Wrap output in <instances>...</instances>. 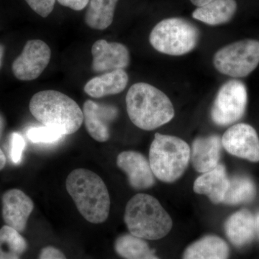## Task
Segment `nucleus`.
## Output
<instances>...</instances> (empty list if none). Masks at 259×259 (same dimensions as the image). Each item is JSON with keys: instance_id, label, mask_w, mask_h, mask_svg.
Here are the masks:
<instances>
[{"instance_id": "ddd939ff", "label": "nucleus", "mask_w": 259, "mask_h": 259, "mask_svg": "<svg viewBox=\"0 0 259 259\" xmlns=\"http://www.w3.org/2000/svg\"><path fill=\"white\" fill-rule=\"evenodd\" d=\"M31 199L23 191L12 189L3 196V218L7 226L23 233L33 210Z\"/></svg>"}, {"instance_id": "2eb2a0df", "label": "nucleus", "mask_w": 259, "mask_h": 259, "mask_svg": "<svg viewBox=\"0 0 259 259\" xmlns=\"http://www.w3.org/2000/svg\"><path fill=\"white\" fill-rule=\"evenodd\" d=\"M222 146L221 138L218 135L194 139L190 156L194 169L202 174L215 168L219 164Z\"/></svg>"}, {"instance_id": "b1692460", "label": "nucleus", "mask_w": 259, "mask_h": 259, "mask_svg": "<svg viewBox=\"0 0 259 259\" xmlns=\"http://www.w3.org/2000/svg\"><path fill=\"white\" fill-rule=\"evenodd\" d=\"M115 250L125 259L140 258L153 251L144 239L131 233L121 235L116 239Z\"/></svg>"}, {"instance_id": "7c9ffc66", "label": "nucleus", "mask_w": 259, "mask_h": 259, "mask_svg": "<svg viewBox=\"0 0 259 259\" xmlns=\"http://www.w3.org/2000/svg\"><path fill=\"white\" fill-rule=\"evenodd\" d=\"M5 165H6V157H5V153L0 148V171L5 168Z\"/></svg>"}, {"instance_id": "412c9836", "label": "nucleus", "mask_w": 259, "mask_h": 259, "mask_svg": "<svg viewBox=\"0 0 259 259\" xmlns=\"http://www.w3.org/2000/svg\"><path fill=\"white\" fill-rule=\"evenodd\" d=\"M117 2L118 0H90L85 23L95 30H105L113 22Z\"/></svg>"}, {"instance_id": "a211bd4d", "label": "nucleus", "mask_w": 259, "mask_h": 259, "mask_svg": "<svg viewBox=\"0 0 259 259\" xmlns=\"http://www.w3.org/2000/svg\"><path fill=\"white\" fill-rule=\"evenodd\" d=\"M128 83V75L124 69L114 70L90 79L84 92L94 98L122 93Z\"/></svg>"}, {"instance_id": "2f4dec72", "label": "nucleus", "mask_w": 259, "mask_h": 259, "mask_svg": "<svg viewBox=\"0 0 259 259\" xmlns=\"http://www.w3.org/2000/svg\"><path fill=\"white\" fill-rule=\"evenodd\" d=\"M138 259H160L154 254V250L151 252V253H148V254L144 255V256L141 257V258Z\"/></svg>"}, {"instance_id": "4468645a", "label": "nucleus", "mask_w": 259, "mask_h": 259, "mask_svg": "<svg viewBox=\"0 0 259 259\" xmlns=\"http://www.w3.org/2000/svg\"><path fill=\"white\" fill-rule=\"evenodd\" d=\"M83 122L90 136L98 142H106L110 137V125L117 116L112 105H100L88 100L83 104Z\"/></svg>"}, {"instance_id": "72a5a7b5", "label": "nucleus", "mask_w": 259, "mask_h": 259, "mask_svg": "<svg viewBox=\"0 0 259 259\" xmlns=\"http://www.w3.org/2000/svg\"><path fill=\"white\" fill-rule=\"evenodd\" d=\"M255 233L258 234L259 237V212L256 214L255 218Z\"/></svg>"}, {"instance_id": "f8f14e48", "label": "nucleus", "mask_w": 259, "mask_h": 259, "mask_svg": "<svg viewBox=\"0 0 259 259\" xmlns=\"http://www.w3.org/2000/svg\"><path fill=\"white\" fill-rule=\"evenodd\" d=\"M117 165L127 175L130 185L136 190L151 188L155 176L149 161L142 153L134 151H123L117 158Z\"/></svg>"}, {"instance_id": "39448f33", "label": "nucleus", "mask_w": 259, "mask_h": 259, "mask_svg": "<svg viewBox=\"0 0 259 259\" xmlns=\"http://www.w3.org/2000/svg\"><path fill=\"white\" fill-rule=\"evenodd\" d=\"M191 149L176 136L156 134L149 150V163L155 177L166 183L178 180L190 161Z\"/></svg>"}, {"instance_id": "bb28decb", "label": "nucleus", "mask_w": 259, "mask_h": 259, "mask_svg": "<svg viewBox=\"0 0 259 259\" xmlns=\"http://www.w3.org/2000/svg\"><path fill=\"white\" fill-rule=\"evenodd\" d=\"M25 2L37 14L47 18L54 10L56 0H25Z\"/></svg>"}, {"instance_id": "a878e982", "label": "nucleus", "mask_w": 259, "mask_h": 259, "mask_svg": "<svg viewBox=\"0 0 259 259\" xmlns=\"http://www.w3.org/2000/svg\"><path fill=\"white\" fill-rule=\"evenodd\" d=\"M10 157L15 164H19L23 158L25 141L23 136L18 133H13L10 139Z\"/></svg>"}, {"instance_id": "9d476101", "label": "nucleus", "mask_w": 259, "mask_h": 259, "mask_svg": "<svg viewBox=\"0 0 259 259\" xmlns=\"http://www.w3.org/2000/svg\"><path fill=\"white\" fill-rule=\"evenodd\" d=\"M227 152L252 162L259 161V138L255 130L246 123H238L227 130L221 138Z\"/></svg>"}, {"instance_id": "6e6552de", "label": "nucleus", "mask_w": 259, "mask_h": 259, "mask_svg": "<svg viewBox=\"0 0 259 259\" xmlns=\"http://www.w3.org/2000/svg\"><path fill=\"white\" fill-rule=\"evenodd\" d=\"M247 103L248 93L244 83L230 80L218 90L211 109V118L217 125H231L244 115Z\"/></svg>"}, {"instance_id": "c756f323", "label": "nucleus", "mask_w": 259, "mask_h": 259, "mask_svg": "<svg viewBox=\"0 0 259 259\" xmlns=\"http://www.w3.org/2000/svg\"><path fill=\"white\" fill-rule=\"evenodd\" d=\"M211 1H212V0H190L191 3L195 5L196 7H197V8L203 6V5L210 3Z\"/></svg>"}, {"instance_id": "4be33fe9", "label": "nucleus", "mask_w": 259, "mask_h": 259, "mask_svg": "<svg viewBox=\"0 0 259 259\" xmlns=\"http://www.w3.org/2000/svg\"><path fill=\"white\" fill-rule=\"evenodd\" d=\"M27 249L21 233L7 225L0 228V259H21Z\"/></svg>"}, {"instance_id": "dca6fc26", "label": "nucleus", "mask_w": 259, "mask_h": 259, "mask_svg": "<svg viewBox=\"0 0 259 259\" xmlns=\"http://www.w3.org/2000/svg\"><path fill=\"white\" fill-rule=\"evenodd\" d=\"M229 185L226 167L219 163L210 171L202 173L194 183V192L208 197L214 204L223 203Z\"/></svg>"}, {"instance_id": "cd10ccee", "label": "nucleus", "mask_w": 259, "mask_h": 259, "mask_svg": "<svg viewBox=\"0 0 259 259\" xmlns=\"http://www.w3.org/2000/svg\"><path fill=\"white\" fill-rule=\"evenodd\" d=\"M38 259H67L66 255L59 248L54 246H47L42 248Z\"/></svg>"}, {"instance_id": "f257e3e1", "label": "nucleus", "mask_w": 259, "mask_h": 259, "mask_svg": "<svg viewBox=\"0 0 259 259\" xmlns=\"http://www.w3.org/2000/svg\"><path fill=\"white\" fill-rule=\"evenodd\" d=\"M131 122L144 131H153L168 123L175 117L170 99L161 90L144 82L134 83L125 98Z\"/></svg>"}, {"instance_id": "5701e85b", "label": "nucleus", "mask_w": 259, "mask_h": 259, "mask_svg": "<svg viewBox=\"0 0 259 259\" xmlns=\"http://www.w3.org/2000/svg\"><path fill=\"white\" fill-rule=\"evenodd\" d=\"M255 194V186L251 179L238 175L229 179V185L223 203L231 205L248 203L254 199Z\"/></svg>"}, {"instance_id": "7ed1b4c3", "label": "nucleus", "mask_w": 259, "mask_h": 259, "mask_svg": "<svg viewBox=\"0 0 259 259\" xmlns=\"http://www.w3.org/2000/svg\"><path fill=\"white\" fill-rule=\"evenodd\" d=\"M32 116L42 125L66 136L74 134L83 122L82 110L74 100L55 90H44L32 96L29 105Z\"/></svg>"}, {"instance_id": "20e7f679", "label": "nucleus", "mask_w": 259, "mask_h": 259, "mask_svg": "<svg viewBox=\"0 0 259 259\" xmlns=\"http://www.w3.org/2000/svg\"><path fill=\"white\" fill-rule=\"evenodd\" d=\"M124 221L130 233L144 240L161 239L171 231L173 222L158 199L136 194L126 205Z\"/></svg>"}, {"instance_id": "f03ea898", "label": "nucleus", "mask_w": 259, "mask_h": 259, "mask_svg": "<svg viewBox=\"0 0 259 259\" xmlns=\"http://www.w3.org/2000/svg\"><path fill=\"white\" fill-rule=\"evenodd\" d=\"M66 187L84 219L94 224L106 221L110 213V198L101 177L90 170L77 168L69 174Z\"/></svg>"}, {"instance_id": "aec40b11", "label": "nucleus", "mask_w": 259, "mask_h": 259, "mask_svg": "<svg viewBox=\"0 0 259 259\" xmlns=\"http://www.w3.org/2000/svg\"><path fill=\"white\" fill-rule=\"evenodd\" d=\"M230 248L221 237L208 235L189 245L182 259H228Z\"/></svg>"}, {"instance_id": "6ab92c4d", "label": "nucleus", "mask_w": 259, "mask_h": 259, "mask_svg": "<svg viewBox=\"0 0 259 259\" xmlns=\"http://www.w3.org/2000/svg\"><path fill=\"white\" fill-rule=\"evenodd\" d=\"M238 10L236 0H212L199 7L192 13V18L207 25L216 26L229 23Z\"/></svg>"}, {"instance_id": "473e14b6", "label": "nucleus", "mask_w": 259, "mask_h": 259, "mask_svg": "<svg viewBox=\"0 0 259 259\" xmlns=\"http://www.w3.org/2000/svg\"><path fill=\"white\" fill-rule=\"evenodd\" d=\"M5 47L0 44V68H1L2 64H3V56H4Z\"/></svg>"}, {"instance_id": "c85d7f7f", "label": "nucleus", "mask_w": 259, "mask_h": 259, "mask_svg": "<svg viewBox=\"0 0 259 259\" xmlns=\"http://www.w3.org/2000/svg\"><path fill=\"white\" fill-rule=\"evenodd\" d=\"M61 5L71 10L79 11L83 10L90 3V0H57Z\"/></svg>"}, {"instance_id": "f3484780", "label": "nucleus", "mask_w": 259, "mask_h": 259, "mask_svg": "<svg viewBox=\"0 0 259 259\" xmlns=\"http://www.w3.org/2000/svg\"><path fill=\"white\" fill-rule=\"evenodd\" d=\"M224 228L228 240L235 246H244L250 243L254 238V216L248 209H241L228 218Z\"/></svg>"}, {"instance_id": "0eeeda50", "label": "nucleus", "mask_w": 259, "mask_h": 259, "mask_svg": "<svg viewBox=\"0 0 259 259\" xmlns=\"http://www.w3.org/2000/svg\"><path fill=\"white\" fill-rule=\"evenodd\" d=\"M213 65L221 74L243 78L259 65V41L245 39L221 48L214 54Z\"/></svg>"}, {"instance_id": "423d86ee", "label": "nucleus", "mask_w": 259, "mask_h": 259, "mask_svg": "<svg viewBox=\"0 0 259 259\" xmlns=\"http://www.w3.org/2000/svg\"><path fill=\"white\" fill-rule=\"evenodd\" d=\"M199 37L198 28L187 19L169 18L161 20L153 28L149 41L161 54L180 56L193 51Z\"/></svg>"}, {"instance_id": "f704fd0d", "label": "nucleus", "mask_w": 259, "mask_h": 259, "mask_svg": "<svg viewBox=\"0 0 259 259\" xmlns=\"http://www.w3.org/2000/svg\"><path fill=\"white\" fill-rule=\"evenodd\" d=\"M0 127H1V122H0Z\"/></svg>"}, {"instance_id": "393cba45", "label": "nucleus", "mask_w": 259, "mask_h": 259, "mask_svg": "<svg viewBox=\"0 0 259 259\" xmlns=\"http://www.w3.org/2000/svg\"><path fill=\"white\" fill-rule=\"evenodd\" d=\"M27 136L35 144H54L62 139L64 136L56 130L42 125L30 127Z\"/></svg>"}, {"instance_id": "9b49d317", "label": "nucleus", "mask_w": 259, "mask_h": 259, "mask_svg": "<svg viewBox=\"0 0 259 259\" xmlns=\"http://www.w3.org/2000/svg\"><path fill=\"white\" fill-rule=\"evenodd\" d=\"M92 54L93 70L96 73L125 69L131 61L128 49L120 42L97 40L92 47Z\"/></svg>"}, {"instance_id": "1a4fd4ad", "label": "nucleus", "mask_w": 259, "mask_h": 259, "mask_svg": "<svg viewBox=\"0 0 259 259\" xmlns=\"http://www.w3.org/2000/svg\"><path fill=\"white\" fill-rule=\"evenodd\" d=\"M50 48L41 40H30L12 66L13 74L21 81L37 79L50 62Z\"/></svg>"}]
</instances>
